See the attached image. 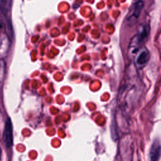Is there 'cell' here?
Instances as JSON below:
<instances>
[{
    "instance_id": "obj_1",
    "label": "cell",
    "mask_w": 161,
    "mask_h": 161,
    "mask_svg": "<svg viewBox=\"0 0 161 161\" xmlns=\"http://www.w3.org/2000/svg\"><path fill=\"white\" fill-rule=\"evenodd\" d=\"M3 139L6 147L10 148L13 145V126L11 119L7 118L3 132Z\"/></svg>"
},
{
    "instance_id": "obj_2",
    "label": "cell",
    "mask_w": 161,
    "mask_h": 161,
    "mask_svg": "<svg viewBox=\"0 0 161 161\" xmlns=\"http://www.w3.org/2000/svg\"><path fill=\"white\" fill-rule=\"evenodd\" d=\"M143 7V2L141 0L137 1L132 6L130 14L127 16V19L131 23L135 21L140 16Z\"/></svg>"
},
{
    "instance_id": "obj_3",
    "label": "cell",
    "mask_w": 161,
    "mask_h": 161,
    "mask_svg": "<svg viewBox=\"0 0 161 161\" xmlns=\"http://www.w3.org/2000/svg\"><path fill=\"white\" fill-rule=\"evenodd\" d=\"M160 147L158 141H154L152 145H151L149 152L150 161H158L160 156Z\"/></svg>"
},
{
    "instance_id": "obj_4",
    "label": "cell",
    "mask_w": 161,
    "mask_h": 161,
    "mask_svg": "<svg viewBox=\"0 0 161 161\" xmlns=\"http://www.w3.org/2000/svg\"><path fill=\"white\" fill-rule=\"evenodd\" d=\"M148 34V30L147 26H145L142 28L141 31L138 33V35L135 37V47L136 45H140L147 38Z\"/></svg>"
},
{
    "instance_id": "obj_5",
    "label": "cell",
    "mask_w": 161,
    "mask_h": 161,
    "mask_svg": "<svg viewBox=\"0 0 161 161\" xmlns=\"http://www.w3.org/2000/svg\"><path fill=\"white\" fill-rule=\"evenodd\" d=\"M149 59V52L147 50H143L136 58V64L140 66L145 65Z\"/></svg>"
},
{
    "instance_id": "obj_6",
    "label": "cell",
    "mask_w": 161,
    "mask_h": 161,
    "mask_svg": "<svg viewBox=\"0 0 161 161\" xmlns=\"http://www.w3.org/2000/svg\"><path fill=\"white\" fill-rule=\"evenodd\" d=\"M11 0H0V9L2 13H6L11 6Z\"/></svg>"
}]
</instances>
